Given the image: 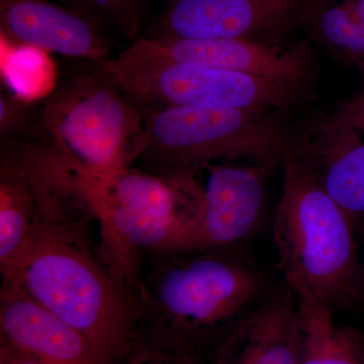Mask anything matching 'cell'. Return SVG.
<instances>
[{
  "mask_svg": "<svg viewBox=\"0 0 364 364\" xmlns=\"http://www.w3.org/2000/svg\"><path fill=\"white\" fill-rule=\"evenodd\" d=\"M36 203L28 171L18 155L1 145L0 168V270L13 275L25 255L35 221Z\"/></svg>",
  "mask_w": 364,
  "mask_h": 364,
  "instance_id": "obj_15",
  "label": "cell"
},
{
  "mask_svg": "<svg viewBox=\"0 0 364 364\" xmlns=\"http://www.w3.org/2000/svg\"><path fill=\"white\" fill-rule=\"evenodd\" d=\"M36 214L25 255L9 279L119 363L135 332L133 299L88 234L95 218L71 181L31 179Z\"/></svg>",
  "mask_w": 364,
  "mask_h": 364,
  "instance_id": "obj_1",
  "label": "cell"
},
{
  "mask_svg": "<svg viewBox=\"0 0 364 364\" xmlns=\"http://www.w3.org/2000/svg\"><path fill=\"white\" fill-rule=\"evenodd\" d=\"M318 28L333 47L364 64V0L326 7Z\"/></svg>",
  "mask_w": 364,
  "mask_h": 364,
  "instance_id": "obj_18",
  "label": "cell"
},
{
  "mask_svg": "<svg viewBox=\"0 0 364 364\" xmlns=\"http://www.w3.org/2000/svg\"><path fill=\"white\" fill-rule=\"evenodd\" d=\"M205 364H299L298 301L286 279L210 352Z\"/></svg>",
  "mask_w": 364,
  "mask_h": 364,
  "instance_id": "obj_12",
  "label": "cell"
},
{
  "mask_svg": "<svg viewBox=\"0 0 364 364\" xmlns=\"http://www.w3.org/2000/svg\"><path fill=\"white\" fill-rule=\"evenodd\" d=\"M126 51L153 61L239 72L296 86L305 80L308 71L304 48L279 49L249 38L144 37Z\"/></svg>",
  "mask_w": 364,
  "mask_h": 364,
  "instance_id": "obj_9",
  "label": "cell"
},
{
  "mask_svg": "<svg viewBox=\"0 0 364 364\" xmlns=\"http://www.w3.org/2000/svg\"><path fill=\"white\" fill-rule=\"evenodd\" d=\"M270 165L210 164L200 207L171 253L217 251L248 238L264 205V176Z\"/></svg>",
  "mask_w": 364,
  "mask_h": 364,
  "instance_id": "obj_8",
  "label": "cell"
},
{
  "mask_svg": "<svg viewBox=\"0 0 364 364\" xmlns=\"http://www.w3.org/2000/svg\"><path fill=\"white\" fill-rule=\"evenodd\" d=\"M109 28L95 18L50 0H0L1 39L79 61L112 58Z\"/></svg>",
  "mask_w": 364,
  "mask_h": 364,
  "instance_id": "obj_10",
  "label": "cell"
},
{
  "mask_svg": "<svg viewBox=\"0 0 364 364\" xmlns=\"http://www.w3.org/2000/svg\"><path fill=\"white\" fill-rule=\"evenodd\" d=\"M340 117L352 127L364 133V109H356L347 105Z\"/></svg>",
  "mask_w": 364,
  "mask_h": 364,
  "instance_id": "obj_23",
  "label": "cell"
},
{
  "mask_svg": "<svg viewBox=\"0 0 364 364\" xmlns=\"http://www.w3.org/2000/svg\"><path fill=\"white\" fill-rule=\"evenodd\" d=\"M363 132L341 117L322 138L291 148L312 170L326 193L343 210L355 234H364V139Z\"/></svg>",
  "mask_w": 364,
  "mask_h": 364,
  "instance_id": "obj_14",
  "label": "cell"
},
{
  "mask_svg": "<svg viewBox=\"0 0 364 364\" xmlns=\"http://www.w3.org/2000/svg\"><path fill=\"white\" fill-rule=\"evenodd\" d=\"M364 303V249L361 255L358 256L355 277H354V301Z\"/></svg>",
  "mask_w": 364,
  "mask_h": 364,
  "instance_id": "obj_22",
  "label": "cell"
},
{
  "mask_svg": "<svg viewBox=\"0 0 364 364\" xmlns=\"http://www.w3.org/2000/svg\"><path fill=\"white\" fill-rule=\"evenodd\" d=\"M247 261L202 251L160 265L133 293L134 336L203 358L264 298Z\"/></svg>",
  "mask_w": 364,
  "mask_h": 364,
  "instance_id": "obj_2",
  "label": "cell"
},
{
  "mask_svg": "<svg viewBox=\"0 0 364 364\" xmlns=\"http://www.w3.org/2000/svg\"><path fill=\"white\" fill-rule=\"evenodd\" d=\"M0 364H41L1 340Z\"/></svg>",
  "mask_w": 364,
  "mask_h": 364,
  "instance_id": "obj_21",
  "label": "cell"
},
{
  "mask_svg": "<svg viewBox=\"0 0 364 364\" xmlns=\"http://www.w3.org/2000/svg\"><path fill=\"white\" fill-rule=\"evenodd\" d=\"M117 364H205L202 358L133 336Z\"/></svg>",
  "mask_w": 364,
  "mask_h": 364,
  "instance_id": "obj_20",
  "label": "cell"
},
{
  "mask_svg": "<svg viewBox=\"0 0 364 364\" xmlns=\"http://www.w3.org/2000/svg\"><path fill=\"white\" fill-rule=\"evenodd\" d=\"M282 161L284 191L273 225L280 272L333 311L344 308L354 301L355 231L305 163L291 152Z\"/></svg>",
  "mask_w": 364,
  "mask_h": 364,
  "instance_id": "obj_5",
  "label": "cell"
},
{
  "mask_svg": "<svg viewBox=\"0 0 364 364\" xmlns=\"http://www.w3.org/2000/svg\"><path fill=\"white\" fill-rule=\"evenodd\" d=\"M70 166L76 186L100 225L102 252L130 291L139 248L171 253L196 217L202 188L196 176L168 177L132 167L95 173Z\"/></svg>",
  "mask_w": 364,
  "mask_h": 364,
  "instance_id": "obj_4",
  "label": "cell"
},
{
  "mask_svg": "<svg viewBox=\"0 0 364 364\" xmlns=\"http://www.w3.org/2000/svg\"><path fill=\"white\" fill-rule=\"evenodd\" d=\"M298 301L299 364H364L363 336L335 322L330 306L301 287Z\"/></svg>",
  "mask_w": 364,
  "mask_h": 364,
  "instance_id": "obj_16",
  "label": "cell"
},
{
  "mask_svg": "<svg viewBox=\"0 0 364 364\" xmlns=\"http://www.w3.org/2000/svg\"><path fill=\"white\" fill-rule=\"evenodd\" d=\"M80 13L135 42L147 0H64Z\"/></svg>",
  "mask_w": 364,
  "mask_h": 364,
  "instance_id": "obj_19",
  "label": "cell"
},
{
  "mask_svg": "<svg viewBox=\"0 0 364 364\" xmlns=\"http://www.w3.org/2000/svg\"><path fill=\"white\" fill-rule=\"evenodd\" d=\"M102 63L147 116L168 107L265 112L289 107L298 95L299 86L239 72L153 61L124 49Z\"/></svg>",
  "mask_w": 364,
  "mask_h": 364,
  "instance_id": "obj_7",
  "label": "cell"
},
{
  "mask_svg": "<svg viewBox=\"0 0 364 364\" xmlns=\"http://www.w3.org/2000/svg\"><path fill=\"white\" fill-rule=\"evenodd\" d=\"M299 0H169L148 38H249L275 28Z\"/></svg>",
  "mask_w": 364,
  "mask_h": 364,
  "instance_id": "obj_13",
  "label": "cell"
},
{
  "mask_svg": "<svg viewBox=\"0 0 364 364\" xmlns=\"http://www.w3.org/2000/svg\"><path fill=\"white\" fill-rule=\"evenodd\" d=\"M148 116L102 62L79 61L49 95L30 105L26 131L73 166L95 173L131 167L143 149Z\"/></svg>",
  "mask_w": 364,
  "mask_h": 364,
  "instance_id": "obj_3",
  "label": "cell"
},
{
  "mask_svg": "<svg viewBox=\"0 0 364 364\" xmlns=\"http://www.w3.org/2000/svg\"><path fill=\"white\" fill-rule=\"evenodd\" d=\"M291 149L263 112L168 107L148 116L136 161L160 176H193L220 159L249 158L272 165Z\"/></svg>",
  "mask_w": 364,
  "mask_h": 364,
  "instance_id": "obj_6",
  "label": "cell"
},
{
  "mask_svg": "<svg viewBox=\"0 0 364 364\" xmlns=\"http://www.w3.org/2000/svg\"><path fill=\"white\" fill-rule=\"evenodd\" d=\"M0 329L1 340L41 364H114L95 342L11 280L2 282Z\"/></svg>",
  "mask_w": 364,
  "mask_h": 364,
  "instance_id": "obj_11",
  "label": "cell"
},
{
  "mask_svg": "<svg viewBox=\"0 0 364 364\" xmlns=\"http://www.w3.org/2000/svg\"><path fill=\"white\" fill-rule=\"evenodd\" d=\"M348 105L349 107H356V109H364V88L363 92L355 100H352Z\"/></svg>",
  "mask_w": 364,
  "mask_h": 364,
  "instance_id": "obj_24",
  "label": "cell"
},
{
  "mask_svg": "<svg viewBox=\"0 0 364 364\" xmlns=\"http://www.w3.org/2000/svg\"><path fill=\"white\" fill-rule=\"evenodd\" d=\"M59 74L49 53L1 39V78L4 88L26 104L49 95Z\"/></svg>",
  "mask_w": 364,
  "mask_h": 364,
  "instance_id": "obj_17",
  "label": "cell"
}]
</instances>
